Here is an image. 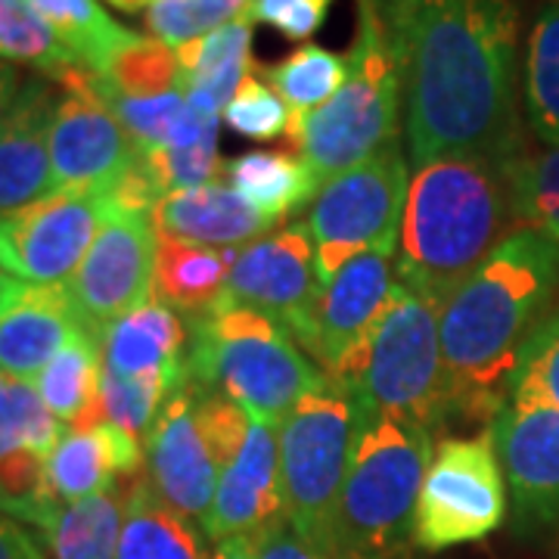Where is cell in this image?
Instances as JSON below:
<instances>
[{
    "label": "cell",
    "mask_w": 559,
    "mask_h": 559,
    "mask_svg": "<svg viewBox=\"0 0 559 559\" xmlns=\"http://www.w3.org/2000/svg\"><path fill=\"white\" fill-rule=\"evenodd\" d=\"M360 426L358 399L336 377L305 392L280 423V485L286 522L323 550H333L330 528Z\"/></svg>",
    "instance_id": "cell-8"
},
{
    "label": "cell",
    "mask_w": 559,
    "mask_h": 559,
    "mask_svg": "<svg viewBox=\"0 0 559 559\" xmlns=\"http://www.w3.org/2000/svg\"><path fill=\"white\" fill-rule=\"evenodd\" d=\"M187 385V382H183ZM178 382L165 380V377H119V373H109L103 367L100 377V404L106 419L112 426H119L131 436H150L153 423L159 417V411L165 407V401L171 399L178 389H183Z\"/></svg>",
    "instance_id": "cell-38"
},
{
    "label": "cell",
    "mask_w": 559,
    "mask_h": 559,
    "mask_svg": "<svg viewBox=\"0 0 559 559\" xmlns=\"http://www.w3.org/2000/svg\"><path fill=\"white\" fill-rule=\"evenodd\" d=\"M411 190V162L401 143L326 183L305 209V230L314 242L318 280L326 283L358 252H399L401 218Z\"/></svg>",
    "instance_id": "cell-9"
},
{
    "label": "cell",
    "mask_w": 559,
    "mask_h": 559,
    "mask_svg": "<svg viewBox=\"0 0 559 559\" xmlns=\"http://www.w3.org/2000/svg\"><path fill=\"white\" fill-rule=\"evenodd\" d=\"M224 175L237 193H242L259 212L274 221L308 209L320 190L318 178L299 156L277 150L240 153L224 162Z\"/></svg>",
    "instance_id": "cell-27"
},
{
    "label": "cell",
    "mask_w": 559,
    "mask_h": 559,
    "mask_svg": "<svg viewBox=\"0 0 559 559\" xmlns=\"http://www.w3.org/2000/svg\"><path fill=\"white\" fill-rule=\"evenodd\" d=\"M439 311V301L395 280L377 330L336 377L352 389L364 414L401 419L429 436L454 417L451 380L441 358Z\"/></svg>",
    "instance_id": "cell-7"
},
{
    "label": "cell",
    "mask_w": 559,
    "mask_h": 559,
    "mask_svg": "<svg viewBox=\"0 0 559 559\" xmlns=\"http://www.w3.org/2000/svg\"><path fill=\"white\" fill-rule=\"evenodd\" d=\"M187 333L190 382L277 429L296 401L326 377L283 323L252 308L234 305L187 318Z\"/></svg>",
    "instance_id": "cell-5"
},
{
    "label": "cell",
    "mask_w": 559,
    "mask_h": 559,
    "mask_svg": "<svg viewBox=\"0 0 559 559\" xmlns=\"http://www.w3.org/2000/svg\"><path fill=\"white\" fill-rule=\"evenodd\" d=\"M0 559H40L16 525L0 520Z\"/></svg>",
    "instance_id": "cell-44"
},
{
    "label": "cell",
    "mask_w": 559,
    "mask_h": 559,
    "mask_svg": "<svg viewBox=\"0 0 559 559\" xmlns=\"http://www.w3.org/2000/svg\"><path fill=\"white\" fill-rule=\"evenodd\" d=\"M178 60L183 69V84L215 75L230 66L252 62V22H230L205 38L183 44L178 47Z\"/></svg>",
    "instance_id": "cell-41"
},
{
    "label": "cell",
    "mask_w": 559,
    "mask_h": 559,
    "mask_svg": "<svg viewBox=\"0 0 559 559\" xmlns=\"http://www.w3.org/2000/svg\"><path fill=\"white\" fill-rule=\"evenodd\" d=\"M140 156L146 162L162 197L175 190L215 183L218 171H224V162L218 159V138L202 140L187 150H140Z\"/></svg>",
    "instance_id": "cell-40"
},
{
    "label": "cell",
    "mask_w": 559,
    "mask_h": 559,
    "mask_svg": "<svg viewBox=\"0 0 559 559\" xmlns=\"http://www.w3.org/2000/svg\"><path fill=\"white\" fill-rule=\"evenodd\" d=\"M507 516V479L491 432L441 439L419 488L411 540L439 554L488 538Z\"/></svg>",
    "instance_id": "cell-10"
},
{
    "label": "cell",
    "mask_w": 559,
    "mask_h": 559,
    "mask_svg": "<svg viewBox=\"0 0 559 559\" xmlns=\"http://www.w3.org/2000/svg\"><path fill=\"white\" fill-rule=\"evenodd\" d=\"M53 81L60 91L50 124L53 183L57 190L109 197L138 165L140 146L97 94L84 66H69Z\"/></svg>",
    "instance_id": "cell-11"
},
{
    "label": "cell",
    "mask_w": 559,
    "mask_h": 559,
    "mask_svg": "<svg viewBox=\"0 0 559 559\" xmlns=\"http://www.w3.org/2000/svg\"><path fill=\"white\" fill-rule=\"evenodd\" d=\"M0 382H3V377H0Z\"/></svg>",
    "instance_id": "cell-48"
},
{
    "label": "cell",
    "mask_w": 559,
    "mask_h": 559,
    "mask_svg": "<svg viewBox=\"0 0 559 559\" xmlns=\"http://www.w3.org/2000/svg\"><path fill=\"white\" fill-rule=\"evenodd\" d=\"M280 221L267 218L252 202L234 187L224 183H205L193 190H175L165 193L153 205V227L168 237L215 246V249H234L249 246L267 234H274Z\"/></svg>",
    "instance_id": "cell-21"
},
{
    "label": "cell",
    "mask_w": 559,
    "mask_h": 559,
    "mask_svg": "<svg viewBox=\"0 0 559 559\" xmlns=\"http://www.w3.org/2000/svg\"><path fill=\"white\" fill-rule=\"evenodd\" d=\"M221 116L227 121V128H234L242 138L277 140L286 134L293 109L283 103V97L267 81L249 75Z\"/></svg>",
    "instance_id": "cell-39"
},
{
    "label": "cell",
    "mask_w": 559,
    "mask_h": 559,
    "mask_svg": "<svg viewBox=\"0 0 559 559\" xmlns=\"http://www.w3.org/2000/svg\"><path fill=\"white\" fill-rule=\"evenodd\" d=\"M57 94L60 91L50 79L25 81L10 116L0 124V218L57 190L50 165Z\"/></svg>",
    "instance_id": "cell-20"
},
{
    "label": "cell",
    "mask_w": 559,
    "mask_h": 559,
    "mask_svg": "<svg viewBox=\"0 0 559 559\" xmlns=\"http://www.w3.org/2000/svg\"><path fill=\"white\" fill-rule=\"evenodd\" d=\"M7 283H10V277H7V271L0 267V296H3V289H7Z\"/></svg>",
    "instance_id": "cell-47"
},
{
    "label": "cell",
    "mask_w": 559,
    "mask_h": 559,
    "mask_svg": "<svg viewBox=\"0 0 559 559\" xmlns=\"http://www.w3.org/2000/svg\"><path fill=\"white\" fill-rule=\"evenodd\" d=\"M87 333L69 286H35L13 280L0 296V373L35 382L69 342Z\"/></svg>",
    "instance_id": "cell-18"
},
{
    "label": "cell",
    "mask_w": 559,
    "mask_h": 559,
    "mask_svg": "<svg viewBox=\"0 0 559 559\" xmlns=\"http://www.w3.org/2000/svg\"><path fill=\"white\" fill-rule=\"evenodd\" d=\"M103 355L94 333H81L50 360L35 380L40 401L66 429H87L106 423L100 404Z\"/></svg>",
    "instance_id": "cell-26"
},
{
    "label": "cell",
    "mask_w": 559,
    "mask_h": 559,
    "mask_svg": "<svg viewBox=\"0 0 559 559\" xmlns=\"http://www.w3.org/2000/svg\"><path fill=\"white\" fill-rule=\"evenodd\" d=\"M252 0H156L146 10V28L168 47L205 38L230 22L246 20Z\"/></svg>",
    "instance_id": "cell-37"
},
{
    "label": "cell",
    "mask_w": 559,
    "mask_h": 559,
    "mask_svg": "<svg viewBox=\"0 0 559 559\" xmlns=\"http://www.w3.org/2000/svg\"><path fill=\"white\" fill-rule=\"evenodd\" d=\"M187 323L178 318L175 308L162 299H153L138 311L119 318L106 326L100 336L103 367L119 377H165V380L183 382L187 373Z\"/></svg>",
    "instance_id": "cell-23"
},
{
    "label": "cell",
    "mask_w": 559,
    "mask_h": 559,
    "mask_svg": "<svg viewBox=\"0 0 559 559\" xmlns=\"http://www.w3.org/2000/svg\"><path fill=\"white\" fill-rule=\"evenodd\" d=\"M516 221L559 242V146L510 162Z\"/></svg>",
    "instance_id": "cell-34"
},
{
    "label": "cell",
    "mask_w": 559,
    "mask_h": 559,
    "mask_svg": "<svg viewBox=\"0 0 559 559\" xmlns=\"http://www.w3.org/2000/svg\"><path fill=\"white\" fill-rule=\"evenodd\" d=\"M146 479L168 507L193 522L209 516L227 463L202 423L197 389L190 380L165 401L153 423L146 436Z\"/></svg>",
    "instance_id": "cell-16"
},
{
    "label": "cell",
    "mask_w": 559,
    "mask_h": 559,
    "mask_svg": "<svg viewBox=\"0 0 559 559\" xmlns=\"http://www.w3.org/2000/svg\"><path fill=\"white\" fill-rule=\"evenodd\" d=\"M22 91V81H20V72L10 66L7 60H0V124L7 121L10 116V109H13V103L20 97Z\"/></svg>",
    "instance_id": "cell-45"
},
{
    "label": "cell",
    "mask_w": 559,
    "mask_h": 559,
    "mask_svg": "<svg viewBox=\"0 0 559 559\" xmlns=\"http://www.w3.org/2000/svg\"><path fill=\"white\" fill-rule=\"evenodd\" d=\"M143 444L138 436L109 419L87 429H66L60 444L47 454L50 488L62 503L112 491L121 481L140 476Z\"/></svg>",
    "instance_id": "cell-22"
},
{
    "label": "cell",
    "mask_w": 559,
    "mask_h": 559,
    "mask_svg": "<svg viewBox=\"0 0 559 559\" xmlns=\"http://www.w3.org/2000/svg\"><path fill=\"white\" fill-rule=\"evenodd\" d=\"M212 559H255V554H252V540L246 538V535H234V538L218 540Z\"/></svg>",
    "instance_id": "cell-46"
},
{
    "label": "cell",
    "mask_w": 559,
    "mask_h": 559,
    "mask_svg": "<svg viewBox=\"0 0 559 559\" xmlns=\"http://www.w3.org/2000/svg\"><path fill=\"white\" fill-rule=\"evenodd\" d=\"M261 75L293 112H311L345 84L348 57H340L318 44H301L277 66H264Z\"/></svg>",
    "instance_id": "cell-32"
},
{
    "label": "cell",
    "mask_w": 559,
    "mask_h": 559,
    "mask_svg": "<svg viewBox=\"0 0 559 559\" xmlns=\"http://www.w3.org/2000/svg\"><path fill=\"white\" fill-rule=\"evenodd\" d=\"M429 460L432 436L426 429L360 411L358 439L330 528L333 550L352 559L395 557L411 538Z\"/></svg>",
    "instance_id": "cell-6"
},
{
    "label": "cell",
    "mask_w": 559,
    "mask_h": 559,
    "mask_svg": "<svg viewBox=\"0 0 559 559\" xmlns=\"http://www.w3.org/2000/svg\"><path fill=\"white\" fill-rule=\"evenodd\" d=\"M280 520H286V503L280 485L277 426L249 419L240 454L221 473L202 532L218 544L234 535L252 538Z\"/></svg>",
    "instance_id": "cell-19"
},
{
    "label": "cell",
    "mask_w": 559,
    "mask_h": 559,
    "mask_svg": "<svg viewBox=\"0 0 559 559\" xmlns=\"http://www.w3.org/2000/svg\"><path fill=\"white\" fill-rule=\"evenodd\" d=\"M330 7L333 0H252L246 22H264L274 25L286 38L305 40L323 25Z\"/></svg>",
    "instance_id": "cell-42"
},
{
    "label": "cell",
    "mask_w": 559,
    "mask_h": 559,
    "mask_svg": "<svg viewBox=\"0 0 559 559\" xmlns=\"http://www.w3.org/2000/svg\"><path fill=\"white\" fill-rule=\"evenodd\" d=\"M81 323L97 340L106 326L156 299L153 215L109 202L100 234L66 283Z\"/></svg>",
    "instance_id": "cell-12"
},
{
    "label": "cell",
    "mask_w": 559,
    "mask_h": 559,
    "mask_svg": "<svg viewBox=\"0 0 559 559\" xmlns=\"http://www.w3.org/2000/svg\"><path fill=\"white\" fill-rule=\"evenodd\" d=\"M401 79L411 168L522 156L516 7L510 0H380Z\"/></svg>",
    "instance_id": "cell-1"
},
{
    "label": "cell",
    "mask_w": 559,
    "mask_h": 559,
    "mask_svg": "<svg viewBox=\"0 0 559 559\" xmlns=\"http://www.w3.org/2000/svg\"><path fill=\"white\" fill-rule=\"evenodd\" d=\"M94 79L103 91L121 97H162L183 91L178 50L153 35H138V32L109 57L103 72H97Z\"/></svg>",
    "instance_id": "cell-31"
},
{
    "label": "cell",
    "mask_w": 559,
    "mask_h": 559,
    "mask_svg": "<svg viewBox=\"0 0 559 559\" xmlns=\"http://www.w3.org/2000/svg\"><path fill=\"white\" fill-rule=\"evenodd\" d=\"M66 436V426L47 411L35 382H0V457L13 451L50 454Z\"/></svg>",
    "instance_id": "cell-33"
},
{
    "label": "cell",
    "mask_w": 559,
    "mask_h": 559,
    "mask_svg": "<svg viewBox=\"0 0 559 559\" xmlns=\"http://www.w3.org/2000/svg\"><path fill=\"white\" fill-rule=\"evenodd\" d=\"M286 140L318 183L401 143L399 62L380 0H358V35L348 50V79L323 106L293 112Z\"/></svg>",
    "instance_id": "cell-4"
},
{
    "label": "cell",
    "mask_w": 559,
    "mask_h": 559,
    "mask_svg": "<svg viewBox=\"0 0 559 559\" xmlns=\"http://www.w3.org/2000/svg\"><path fill=\"white\" fill-rule=\"evenodd\" d=\"M525 116L544 146H559V0L540 10L525 50Z\"/></svg>",
    "instance_id": "cell-30"
},
{
    "label": "cell",
    "mask_w": 559,
    "mask_h": 559,
    "mask_svg": "<svg viewBox=\"0 0 559 559\" xmlns=\"http://www.w3.org/2000/svg\"><path fill=\"white\" fill-rule=\"evenodd\" d=\"M318 289L314 242L305 224H289L237 249L218 308H252L296 336L308 320Z\"/></svg>",
    "instance_id": "cell-15"
},
{
    "label": "cell",
    "mask_w": 559,
    "mask_h": 559,
    "mask_svg": "<svg viewBox=\"0 0 559 559\" xmlns=\"http://www.w3.org/2000/svg\"><path fill=\"white\" fill-rule=\"evenodd\" d=\"M237 249H215L156 230V299L187 318L218 308Z\"/></svg>",
    "instance_id": "cell-24"
},
{
    "label": "cell",
    "mask_w": 559,
    "mask_h": 559,
    "mask_svg": "<svg viewBox=\"0 0 559 559\" xmlns=\"http://www.w3.org/2000/svg\"><path fill=\"white\" fill-rule=\"evenodd\" d=\"M50 476H47V457L38 451H13L0 457V513L13 520L28 522L44 528L50 513L60 507Z\"/></svg>",
    "instance_id": "cell-36"
},
{
    "label": "cell",
    "mask_w": 559,
    "mask_h": 559,
    "mask_svg": "<svg viewBox=\"0 0 559 559\" xmlns=\"http://www.w3.org/2000/svg\"><path fill=\"white\" fill-rule=\"evenodd\" d=\"M28 7L47 22L69 57L94 75L134 35L103 10L100 0H28Z\"/></svg>",
    "instance_id": "cell-29"
},
{
    "label": "cell",
    "mask_w": 559,
    "mask_h": 559,
    "mask_svg": "<svg viewBox=\"0 0 559 559\" xmlns=\"http://www.w3.org/2000/svg\"><path fill=\"white\" fill-rule=\"evenodd\" d=\"M559 299V242L513 230L441 301V358L454 417H498L528 336Z\"/></svg>",
    "instance_id": "cell-2"
},
{
    "label": "cell",
    "mask_w": 559,
    "mask_h": 559,
    "mask_svg": "<svg viewBox=\"0 0 559 559\" xmlns=\"http://www.w3.org/2000/svg\"><path fill=\"white\" fill-rule=\"evenodd\" d=\"M510 224H520L510 162L439 159L414 168L395 280L441 305L510 237Z\"/></svg>",
    "instance_id": "cell-3"
},
{
    "label": "cell",
    "mask_w": 559,
    "mask_h": 559,
    "mask_svg": "<svg viewBox=\"0 0 559 559\" xmlns=\"http://www.w3.org/2000/svg\"><path fill=\"white\" fill-rule=\"evenodd\" d=\"M392 259V252L367 249L320 283L296 342L326 377H340L385 314L395 289Z\"/></svg>",
    "instance_id": "cell-14"
},
{
    "label": "cell",
    "mask_w": 559,
    "mask_h": 559,
    "mask_svg": "<svg viewBox=\"0 0 559 559\" xmlns=\"http://www.w3.org/2000/svg\"><path fill=\"white\" fill-rule=\"evenodd\" d=\"M249 540H252L255 559H352L342 557L336 550H323L318 544H311V540L299 535L286 520L261 528L259 535H252Z\"/></svg>",
    "instance_id": "cell-43"
},
{
    "label": "cell",
    "mask_w": 559,
    "mask_h": 559,
    "mask_svg": "<svg viewBox=\"0 0 559 559\" xmlns=\"http://www.w3.org/2000/svg\"><path fill=\"white\" fill-rule=\"evenodd\" d=\"M116 559H209L202 532L156 495L150 479L128 481Z\"/></svg>",
    "instance_id": "cell-25"
},
{
    "label": "cell",
    "mask_w": 559,
    "mask_h": 559,
    "mask_svg": "<svg viewBox=\"0 0 559 559\" xmlns=\"http://www.w3.org/2000/svg\"><path fill=\"white\" fill-rule=\"evenodd\" d=\"M128 481H121L112 491L60 503L50 513L40 535L53 559H116Z\"/></svg>",
    "instance_id": "cell-28"
},
{
    "label": "cell",
    "mask_w": 559,
    "mask_h": 559,
    "mask_svg": "<svg viewBox=\"0 0 559 559\" xmlns=\"http://www.w3.org/2000/svg\"><path fill=\"white\" fill-rule=\"evenodd\" d=\"M507 401L559 411V299L525 342L507 382Z\"/></svg>",
    "instance_id": "cell-35"
},
{
    "label": "cell",
    "mask_w": 559,
    "mask_h": 559,
    "mask_svg": "<svg viewBox=\"0 0 559 559\" xmlns=\"http://www.w3.org/2000/svg\"><path fill=\"white\" fill-rule=\"evenodd\" d=\"M488 432L510 488L513 525L538 532L559 522V411L507 401Z\"/></svg>",
    "instance_id": "cell-17"
},
{
    "label": "cell",
    "mask_w": 559,
    "mask_h": 559,
    "mask_svg": "<svg viewBox=\"0 0 559 559\" xmlns=\"http://www.w3.org/2000/svg\"><path fill=\"white\" fill-rule=\"evenodd\" d=\"M109 197L53 190L0 218V267L7 277L62 286L75 277L100 234Z\"/></svg>",
    "instance_id": "cell-13"
}]
</instances>
